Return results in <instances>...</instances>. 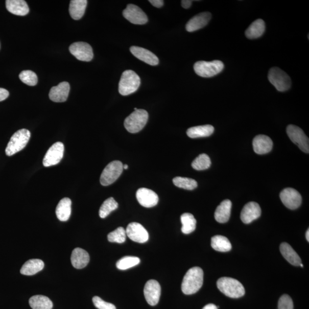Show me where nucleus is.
Wrapping results in <instances>:
<instances>
[{
  "label": "nucleus",
  "mask_w": 309,
  "mask_h": 309,
  "mask_svg": "<svg viewBox=\"0 0 309 309\" xmlns=\"http://www.w3.org/2000/svg\"><path fill=\"white\" fill-rule=\"evenodd\" d=\"M268 79L278 91H288L291 88L292 81L289 76L281 69L278 67L271 68L269 72Z\"/></svg>",
  "instance_id": "obj_7"
},
{
  "label": "nucleus",
  "mask_w": 309,
  "mask_h": 309,
  "mask_svg": "<svg viewBox=\"0 0 309 309\" xmlns=\"http://www.w3.org/2000/svg\"><path fill=\"white\" fill-rule=\"evenodd\" d=\"M203 283V272L201 268L194 267L185 274L182 283V291L184 294L191 295L198 292Z\"/></svg>",
  "instance_id": "obj_1"
},
{
  "label": "nucleus",
  "mask_w": 309,
  "mask_h": 309,
  "mask_svg": "<svg viewBox=\"0 0 309 309\" xmlns=\"http://www.w3.org/2000/svg\"><path fill=\"white\" fill-rule=\"evenodd\" d=\"M126 230L122 227L117 228L115 230L109 233L108 235V240L110 242L123 244L126 240Z\"/></svg>",
  "instance_id": "obj_38"
},
{
  "label": "nucleus",
  "mask_w": 309,
  "mask_h": 309,
  "mask_svg": "<svg viewBox=\"0 0 309 309\" xmlns=\"http://www.w3.org/2000/svg\"><path fill=\"white\" fill-rule=\"evenodd\" d=\"M306 239L307 240V241L308 242L309 241V230L308 229L306 231Z\"/></svg>",
  "instance_id": "obj_46"
},
{
  "label": "nucleus",
  "mask_w": 309,
  "mask_h": 309,
  "mask_svg": "<svg viewBox=\"0 0 309 309\" xmlns=\"http://www.w3.org/2000/svg\"><path fill=\"white\" fill-rule=\"evenodd\" d=\"M72 201L68 198L62 199L56 209V216L62 222L67 221L71 215Z\"/></svg>",
  "instance_id": "obj_26"
},
{
  "label": "nucleus",
  "mask_w": 309,
  "mask_h": 309,
  "mask_svg": "<svg viewBox=\"0 0 309 309\" xmlns=\"http://www.w3.org/2000/svg\"><path fill=\"white\" fill-rule=\"evenodd\" d=\"M224 64L220 60L212 61H199L195 63V72L203 78H211L221 73L224 69Z\"/></svg>",
  "instance_id": "obj_5"
},
{
  "label": "nucleus",
  "mask_w": 309,
  "mask_h": 309,
  "mask_svg": "<svg viewBox=\"0 0 309 309\" xmlns=\"http://www.w3.org/2000/svg\"><path fill=\"white\" fill-rule=\"evenodd\" d=\"M211 245L213 249L220 252L230 251L232 249L230 242L226 237L216 235L211 239Z\"/></svg>",
  "instance_id": "obj_32"
},
{
  "label": "nucleus",
  "mask_w": 309,
  "mask_h": 309,
  "mask_svg": "<svg viewBox=\"0 0 309 309\" xmlns=\"http://www.w3.org/2000/svg\"><path fill=\"white\" fill-rule=\"evenodd\" d=\"M299 266H301V267H302V268H303V264H300V265H299Z\"/></svg>",
  "instance_id": "obj_48"
},
{
  "label": "nucleus",
  "mask_w": 309,
  "mask_h": 309,
  "mask_svg": "<svg viewBox=\"0 0 309 309\" xmlns=\"http://www.w3.org/2000/svg\"><path fill=\"white\" fill-rule=\"evenodd\" d=\"M232 207V203L230 200L223 201L219 205L215 212L216 220L221 223H225L229 221Z\"/></svg>",
  "instance_id": "obj_24"
},
{
  "label": "nucleus",
  "mask_w": 309,
  "mask_h": 309,
  "mask_svg": "<svg viewBox=\"0 0 309 309\" xmlns=\"http://www.w3.org/2000/svg\"><path fill=\"white\" fill-rule=\"evenodd\" d=\"M31 137V132L27 129L17 131L11 137L7 145L6 153L11 156L25 148Z\"/></svg>",
  "instance_id": "obj_4"
},
{
  "label": "nucleus",
  "mask_w": 309,
  "mask_h": 309,
  "mask_svg": "<svg viewBox=\"0 0 309 309\" xmlns=\"http://www.w3.org/2000/svg\"><path fill=\"white\" fill-rule=\"evenodd\" d=\"M87 0H72L69 5V13L75 20H80L84 16L87 6Z\"/></svg>",
  "instance_id": "obj_28"
},
{
  "label": "nucleus",
  "mask_w": 309,
  "mask_h": 309,
  "mask_svg": "<svg viewBox=\"0 0 309 309\" xmlns=\"http://www.w3.org/2000/svg\"><path fill=\"white\" fill-rule=\"evenodd\" d=\"M287 132L289 138L299 147V149L304 153L307 154L309 153L308 137L300 128L294 125H289L287 127Z\"/></svg>",
  "instance_id": "obj_9"
},
{
  "label": "nucleus",
  "mask_w": 309,
  "mask_h": 309,
  "mask_svg": "<svg viewBox=\"0 0 309 309\" xmlns=\"http://www.w3.org/2000/svg\"><path fill=\"white\" fill-rule=\"evenodd\" d=\"M215 131V128L211 125H204L189 128L187 134L191 138L207 137L211 135Z\"/></svg>",
  "instance_id": "obj_30"
},
{
  "label": "nucleus",
  "mask_w": 309,
  "mask_h": 309,
  "mask_svg": "<svg viewBox=\"0 0 309 309\" xmlns=\"http://www.w3.org/2000/svg\"><path fill=\"white\" fill-rule=\"evenodd\" d=\"M280 251L283 257L292 265L298 266L302 264L301 258L292 248V247L286 242H283L280 245Z\"/></svg>",
  "instance_id": "obj_25"
},
{
  "label": "nucleus",
  "mask_w": 309,
  "mask_h": 309,
  "mask_svg": "<svg viewBox=\"0 0 309 309\" xmlns=\"http://www.w3.org/2000/svg\"><path fill=\"white\" fill-rule=\"evenodd\" d=\"M293 302L291 297L287 294L283 295L278 302V309H293Z\"/></svg>",
  "instance_id": "obj_41"
},
{
  "label": "nucleus",
  "mask_w": 309,
  "mask_h": 309,
  "mask_svg": "<svg viewBox=\"0 0 309 309\" xmlns=\"http://www.w3.org/2000/svg\"><path fill=\"white\" fill-rule=\"evenodd\" d=\"M128 169V165L127 164L123 165V169L127 170Z\"/></svg>",
  "instance_id": "obj_47"
},
{
  "label": "nucleus",
  "mask_w": 309,
  "mask_h": 309,
  "mask_svg": "<svg viewBox=\"0 0 309 309\" xmlns=\"http://www.w3.org/2000/svg\"><path fill=\"white\" fill-rule=\"evenodd\" d=\"M261 208L257 203L251 202L247 203L242 209L241 213V219L245 224L256 220L261 215Z\"/></svg>",
  "instance_id": "obj_17"
},
{
  "label": "nucleus",
  "mask_w": 309,
  "mask_h": 309,
  "mask_svg": "<svg viewBox=\"0 0 309 309\" xmlns=\"http://www.w3.org/2000/svg\"><path fill=\"white\" fill-rule=\"evenodd\" d=\"M19 78L23 83L30 85V86H35L38 82L36 74L32 70L22 71L19 75Z\"/></svg>",
  "instance_id": "obj_39"
},
{
  "label": "nucleus",
  "mask_w": 309,
  "mask_h": 309,
  "mask_svg": "<svg viewBox=\"0 0 309 309\" xmlns=\"http://www.w3.org/2000/svg\"><path fill=\"white\" fill-rule=\"evenodd\" d=\"M140 259L136 256H126L118 260L116 263L118 269L125 270L139 264Z\"/></svg>",
  "instance_id": "obj_35"
},
{
  "label": "nucleus",
  "mask_w": 309,
  "mask_h": 309,
  "mask_svg": "<svg viewBox=\"0 0 309 309\" xmlns=\"http://www.w3.org/2000/svg\"><path fill=\"white\" fill-rule=\"evenodd\" d=\"M183 234H189L196 229L197 221L194 216L190 213H184L180 217Z\"/></svg>",
  "instance_id": "obj_33"
},
{
  "label": "nucleus",
  "mask_w": 309,
  "mask_h": 309,
  "mask_svg": "<svg viewBox=\"0 0 309 309\" xmlns=\"http://www.w3.org/2000/svg\"><path fill=\"white\" fill-rule=\"evenodd\" d=\"M89 255L87 252L82 249H75L71 255L70 260L74 267L82 269L86 267L89 262Z\"/></svg>",
  "instance_id": "obj_22"
},
{
  "label": "nucleus",
  "mask_w": 309,
  "mask_h": 309,
  "mask_svg": "<svg viewBox=\"0 0 309 309\" xmlns=\"http://www.w3.org/2000/svg\"><path fill=\"white\" fill-rule=\"evenodd\" d=\"M211 14L210 12H203L193 17L187 23L185 28L189 32L197 31L206 27L211 20Z\"/></svg>",
  "instance_id": "obj_20"
},
{
  "label": "nucleus",
  "mask_w": 309,
  "mask_h": 309,
  "mask_svg": "<svg viewBox=\"0 0 309 309\" xmlns=\"http://www.w3.org/2000/svg\"><path fill=\"white\" fill-rule=\"evenodd\" d=\"M202 309H218V307L212 303H210L204 306Z\"/></svg>",
  "instance_id": "obj_45"
},
{
  "label": "nucleus",
  "mask_w": 309,
  "mask_h": 309,
  "mask_svg": "<svg viewBox=\"0 0 309 309\" xmlns=\"http://www.w3.org/2000/svg\"><path fill=\"white\" fill-rule=\"evenodd\" d=\"M148 120V112L145 109H137L126 118L125 127L128 132L135 134L145 127Z\"/></svg>",
  "instance_id": "obj_6"
},
{
  "label": "nucleus",
  "mask_w": 309,
  "mask_h": 309,
  "mask_svg": "<svg viewBox=\"0 0 309 309\" xmlns=\"http://www.w3.org/2000/svg\"><path fill=\"white\" fill-rule=\"evenodd\" d=\"M92 301L94 306L98 309H116L113 304L104 301L98 296L94 297Z\"/></svg>",
  "instance_id": "obj_40"
},
{
  "label": "nucleus",
  "mask_w": 309,
  "mask_h": 309,
  "mask_svg": "<svg viewBox=\"0 0 309 309\" xmlns=\"http://www.w3.org/2000/svg\"><path fill=\"white\" fill-rule=\"evenodd\" d=\"M29 303L33 309H52L53 303L46 296L37 295L30 299Z\"/></svg>",
  "instance_id": "obj_31"
},
{
  "label": "nucleus",
  "mask_w": 309,
  "mask_h": 309,
  "mask_svg": "<svg viewBox=\"0 0 309 309\" xmlns=\"http://www.w3.org/2000/svg\"><path fill=\"white\" fill-rule=\"evenodd\" d=\"M123 15L127 20L136 25H144L148 22V17L139 7L134 4L128 5L123 12Z\"/></svg>",
  "instance_id": "obj_11"
},
{
  "label": "nucleus",
  "mask_w": 309,
  "mask_h": 309,
  "mask_svg": "<svg viewBox=\"0 0 309 309\" xmlns=\"http://www.w3.org/2000/svg\"><path fill=\"white\" fill-rule=\"evenodd\" d=\"M136 197L140 205L146 208L155 206L159 201L158 195L153 190L147 188L137 190Z\"/></svg>",
  "instance_id": "obj_16"
},
{
  "label": "nucleus",
  "mask_w": 309,
  "mask_h": 309,
  "mask_svg": "<svg viewBox=\"0 0 309 309\" xmlns=\"http://www.w3.org/2000/svg\"><path fill=\"white\" fill-rule=\"evenodd\" d=\"M6 7L9 12L17 16H26L30 12L29 7L23 0H7Z\"/></svg>",
  "instance_id": "obj_23"
},
{
  "label": "nucleus",
  "mask_w": 309,
  "mask_h": 309,
  "mask_svg": "<svg viewBox=\"0 0 309 309\" xmlns=\"http://www.w3.org/2000/svg\"><path fill=\"white\" fill-rule=\"evenodd\" d=\"M211 161L207 155L202 154L199 155L192 163V167L194 169L201 171L208 169L210 167Z\"/></svg>",
  "instance_id": "obj_37"
},
{
  "label": "nucleus",
  "mask_w": 309,
  "mask_h": 309,
  "mask_svg": "<svg viewBox=\"0 0 309 309\" xmlns=\"http://www.w3.org/2000/svg\"><path fill=\"white\" fill-rule=\"evenodd\" d=\"M118 207V203L116 202L113 198L111 197L106 199L103 202L99 210V216L101 218H105L110 213L114 210H115Z\"/></svg>",
  "instance_id": "obj_34"
},
{
  "label": "nucleus",
  "mask_w": 309,
  "mask_h": 309,
  "mask_svg": "<svg viewBox=\"0 0 309 309\" xmlns=\"http://www.w3.org/2000/svg\"><path fill=\"white\" fill-rule=\"evenodd\" d=\"M64 146L63 142H56L52 145L44 156L43 165L45 168L58 164L63 158Z\"/></svg>",
  "instance_id": "obj_10"
},
{
  "label": "nucleus",
  "mask_w": 309,
  "mask_h": 309,
  "mask_svg": "<svg viewBox=\"0 0 309 309\" xmlns=\"http://www.w3.org/2000/svg\"><path fill=\"white\" fill-rule=\"evenodd\" d=\"M140 78L134 71L125 70L118 84V92L123 96H127L135 92L140 87Z\"/></svg>",
  "instance_id": "obj_3"
},
{
  "label": "nucleus",
  "mask_w": 309,
  "mask_h": 309,
  "mask_svg": "<svg viewBox=\"0 0 309 309\" xmlns=\"http://www.w3.org/2000/svg\"><path fill=\"white\" fill-rule=\"evenodd\" d=\"M69 51L71 54L80 61L88 62L93 58L92 47L86 42H75L69 46Z\"/></svg>",
  "instance_id": "obj_12"
},
{
  "label": "nucleus",
  "mask_w": 309,
  "mask_h": 309,
  "mask_svg": "<svg viewBox=\"0 0 309 309\" xmlns=\"http://www.w3.org/2000/svg\"><path fill=\"white\" fill-rule=\"evenodd\" d=\"M217 287L228 297L239 298L245 294V288L239 280L229 277H222L218 280Z\"/></svg>",
  "instance_id": "obj_2"
},
{
  "label": "nucleus",
  "mask_w": 309,
  "mask_h": 309,
  "mask_svg": "<svg viewBox=\"0 0 309 309\" xmlns=\"http://www.w3.org/2000/svg\"><path fill=\"white\" fill-rule=\"evenodd\" d=\"M161 294L160 285L158 281L151 279L147 282L144 289V294L147 303L151 306L158 303Z\"/></svg>",
  "instance_id": "obj_15"
},
{
  "label": "nucleus",
  "mask_w": 309,
  "mask_h": 309,
  "mask_svg": "<svg viewBox=\"0 0 309 309\" xmlns=\"http://www.w3.org/2000/svg\"><path fill=\"white\" fill-rule=\"evenodd\" d=\"M9 95V93L7 89L0 88V102L4 101L7 99Z\"/></svg>",
  "instance_id": "obj_42"
},
{
  "label": "nucleus",
  "mask_w": 309,
  "mask_h": 309,
  "mask_svg": "<svg viewBox=\"0 0 309 309\" xmlns=\"http://www.w3.org/2000/svg\"><path fill=\"white\" fill-rule=\"evenodd\" d=\"M149 2L154 7L158 8L162 7L164 5V2L162 0H150Z\"/></svg>",
  "instance_id": "obj_43"
},
{
  "label": "nucleus",
  "mask_w": 309,
  "mask_h": 309,
  "mask_svg": "<svg viewBox=\"0 0 309 309\" xmlns=\"http://www.w3.org/2000/svg\"><path fill=\"white\" fill-rule=\"evenodd\" d=\"M130 51L136 58L150 65H157L159 63L158 57L144 47L132 46L130 47Z\"/></svg>",
  "instance_id": "obj_18"
},
{
  "label": "nucleus",
  "mask_w": 309,
  "mask_h": 309,
  "mask_svg": "<svg viewBox=\"0 0 309 309\" xmlns=\"http://www.w3.org/2000/svg\"><path fill=\"white\" fill-rule=\"evenodd\" d=\"M173 183L176 186L187 190L194 189L198 186L196 180L192 178L177 177L173 179Z\"/></svg>",
  "instance_id": "obj_36"
},
{
  "label": "nucleus",
  "mask_w": 309,
  "mask_h": 309,
  "mask_svg": "<svg viewBox=\"0 0 309 309\" xmlns=\"http://www.w3.org/2000/svg\"><path fill=\"white\" fill-rule=\"evenodd\" d=\"M69 91V84L64 82L60 83L58 86L52 87L50 90L49 97L52 101L63 103L67 100Z\"/></svg>",
  "instance_id": "obj_19"
},
{
  "label": "nucleus",
  "mask_w": 309,
  "mask_h": 309,
  "mask_svg": "<svg viewBox=\"0 0 309 309\" xmlns=\"http://www.w3.org/2000/svg\"><path fill=\"white\" fill-rule=\"evenodd\" d=\"M44 268V263L41 259H30L23 265L20 273L22 275H33L40 272Z\"/></svg>",
  "instance_id": "obj_27"
},
{
  "label": "nucleus",
  "mask_w": 309,
  "mask_h": 309,
  "mask_svg": "<svg viewBox=\"0 0 309 309\" xmlns=\"http://www.w3.org/2000/svg\"><path fill=\"white\" fill-rule=\"evenodd\" d=\"M123 170V163L120 161L115 160L109 163L103 171L100 179L101 184L107 186L115 182L120 178Z\"/></svg>",
  "instance_id": "obj_8"
},
{
  "label": "nucleus",
  "mask_w": 309,
  "mask_h": 309,
  "mask_svg": "<svg viewBox=\"0 0 309 309\" xmlns=\"http://www.w3.org/2000/svg\"><path fill=\"white\" fill-rule=\"evenodd\" d=\"M280 198L284 205L291 210L298 208L302 203L301 194L292 188L283 189L280 194Z\"/></svg>",
  "instance_id": "obj_13"
},
{
  "label": "nucleus",
  "mask_w": 309,
  "mask_h": 309,
  "mask_svg": "<svg viewBox=\"0 0 309 309\" xmlns=\"http://www.w3.org/2000/svg\"><path fill=\"white\" fill-rule=\"evenodd\" d=\"M255 153L259 155L268 154L272 151L273 142L268 136L259 135L255 137L253 141Z\"/></svg>",
  "instance_id": "obj_21"
},
{
  "label": "nucleus",
  "mask_w": 309,
  "mask_h": 309,
  "mask_svg": "<svg viewBox=\"0 0 309 309\" xmlns=\"http://www.w3.org/2000/svg\"><path fill=\"white\" fill-rule=\"evenodd\" d=\"M265 28L264 21L262 19H258L247 28L245 32V35L249 39H258L263 35Z\"/></svg>",
  "instance_id": "obj_29"
},
{
  "label": "nucleus",
  "mask_w": 309,
  "mask_h": 309,
  "mask_svg": "<svg viewBox=\"0 0 309 309\" xmlns=\"http://www.w3.org/2000/svg\"><path fill=\"white\" fill-rule=\"evenodd\" d=\"M126 235L130 240L137 243L144 244L149 239V232L140 223L132 222L128 225Z\"/></svg>",
  "instance_id": "obj_14"
},
{
  "label": "nucleus",
  "mask_w": 309,
  "mask_h": 309,
  "mask_svg": "<svg viewBox=\"0 0 309 309\" xmlns=\"http://www.w3.org/2000/svg\"><path fill=\"white\" fill-rule=\"evenodd\" d=\"M192 1L190 0H183L182 1V6L184 9H188L192 6Z\"/></svg>",
  "instance_id": "obj_44"
},
{
  "label": "nucleus",
  "mask_w": 309,
  "mask_h": 309,
  "mask_svg": "<svg viewBox=\"0 0 309 309\" xmlns=\"http://www.w3.org/2000/svg\"><path fill=\"white\" fill-rule=\"evenodd\" d=\"M135 109V111H136V110H137V108H135V109Z\"/></svg>",
  "instance_id": "obj_49"
}]
</instances>
